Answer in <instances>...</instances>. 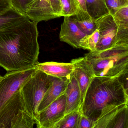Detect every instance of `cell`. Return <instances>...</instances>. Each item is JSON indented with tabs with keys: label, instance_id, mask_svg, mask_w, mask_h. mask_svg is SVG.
<instances>
[{
	"label": "cell",
	"instance_id": "6da1fadb",
	"mask_svg": "<svg viewBox=\"0 0 128 128\" xmlns=\"http://www.w3.org/2000/svg\"><path fill=\"white\" fill-rule=\"evenodd\" d=\"M38 23L26 17L0 31V66L7 72L28 69L39 63Z\"/></svg>",
	"mask_w": 128,
	"mask_h": 128
},
{
	"label": "cell",
	"instance_id": "7a4b0ae2",
	"mask_svg": "<svg viewBox=\"0 0 128 128\" xmlns=\"http://www.w3.org/2000/svg\"><path fill=\"white\" fill-rule=\"evenodd\" d=\"M126 101L127 96L117 77L95 76L88 87L80 109L82 115L95 122L106 107Z\"/></svg>",
	"mask_w": 128,
	"mask_h": 128
},
{
	"label": "cell",
	"instance_id": "3957f363",
	"mask_svg": "<svg viewBox=\"0 0 128 128\" xmlns=\"http://www.w3.org/2000/svg\"><path fill=\"white\" fill-rule=\"evenodd\" d=\"M95 76L117 77L128 62V44H116L101 51H90L85 55Z\"/></svg>",
	"mask_w": 128,
	"mask_h": 128
},
{
	"label": "cell",
	"instance_id": "277c9868",
	"mask_svg": "<svg viewBox=\"0 0 128 128\" xmlns=\"http://www.w3.org/2000/svg\"><path fill=\"white\" fill-rule=\"evenodd\" d=\"M50 85L48 75L37 70L20 89L26 107L36 124L39 117V106Z\"/></svg>",
	"mask_w": 128,
	"mask_h": 128
},
{
	"label": "cell",
	"instance_id": "5b68a950",
	"mask_svg": "<svg viewBox=\"0 0 128 128\" xmlns=\"http://www.w3.org/2000/svg\"><path fill=\"white\" fill-rule=\"evenodd\" d=\"M35 124L26 107L20 90L17 91L0 113V128H32Z\"/></svg>",
	"mask_w": 128,
	"mask_h": 128
},
{
	"label": "cell",
	"instance_id": "8992f818",
	"mask_svg": "<svg viewBox=\"0 0 128 128\" xmlns=\"http://www.w3.org/2000/svg\"><path fill=\"white\" fill-rule=\"evenodd\" d=\"M36 67L7 72L0 79V113L8 101L37 70Z\"/></svg>",
	"mask_w": 128,
	"mask_h": 128
},
{
	"label": "cell",
	"instance_id": "52a82bcc",
	"mask_svg": "<svg viewBox=\"0 0 128 128\" xmlns=\"http://www.w3.org/2000/svg\"><path fill=\"white\" fill-rule=\"evenodd\" d=\"M93 128H128V109L126 102L106 107Z\"/></svg>",
	"mask_w": 128,
	"mask_h": 128
},
{
	"label": "cell",
	"instance_id": "ba28073f",
	"mask_svg": "<svg viewBox=\"0 0 128 128\" xmlns=\"http://www.w3.org/2000/svg\"><path fill=\"white\" fill-rule=\"evenodd\" d=\"M66 109V97L64 93L39 112L36 124L37 128H54L64 115Z\"/></svg>",
	"mask_w": 128,
	"mask_h": 128
},
{
	"label": "cell",
	"instance_id": "9c48e42d",
	"mask_svg": "<svg viewBox=\"0 0 128 128\" xmlns=\"http://www.w3.org/2000/svg\"><path fill=\"white\" fill-rule=\"evenodd\" d=\"M96 22L100 37L95 51H103L114 46L117 28L112 15L109 14L96 20Z\"/></svg>",
	"mask_w": 128,
	"mask_h": 128
},
{
	"label": "cell",
	"instance_id": "30bf717a",
	"mask_svg": "<svg viewBox=\"0 0 128 128\" xmlns=\"http://www.w3.org/2000/svg\"><path fill=\"white\" fill-rule=\"evenodd\" d=\"M70 62L74 66L73 74L80 89L82 105L88 87L95 77L91 65L85 56L73 59Z\"/></svg>",
	"mask_w": 128,
	"mask_h": 128
},
{
	"label": "cell",
	"instance_id": "8fae6325",
	"mask_svg": "<svg viewBox=\"0 0 128 128\" xmlns=\"http://www.w3.org/2000/svg\"><path fill=\"white\" fill-rule=\"evenodd\" d=\"M64 17V22L61 26L59 34L60 40L73 47L80 49V40L87 35L79 28L73 16Z\"/></svg>",
	"mask_w": 128,
	"mask_h": 128
},
{
	"label": "cell",
	"instance_id": "7c38bea8",
	"mask_svg": "<svg viewBox=\"0 0 128 128\" xmlns=\"http://www.w3.org/2000/svg\"><path fill=\"white\" fill-rule=\"evenodd\" d=\"M51 80L50 87L41 101L38 112H40L65 93L70 79H62L49 76Z\"/></svg>",
	"mask_w": 128,
	"mask_h": 128
},
{
	"label": "cell",
	"instance_id": "4fadbf2b",
	"mask_svg": "<svg viewBox=\"0 0 128 128\" xmlns=\"http://www.w3.org/2000/svg\"><path fill=\"white\" fill-rule=\"evenodd\" d=\"M35 67L38 70L44 72L48 76L62 79H70L74 70V66L71 62H50L39 63Z\"/></svg>",
	"mask_w": 128,
	"mask_h": 128
},
{
	"label": "cell",
	"instance_id": "5bb4252c",
	"mask_svg": "<svg viewBox=\"0 0 128 128\" xmlns=\"http://www.w3.org/2000/svg\"><path fill=\"white\" fill-rule=\"evenodd\" d=\"M26 16L38 23L58 17L52 9L50 0H37L35 5L27 11Z\"/></svg>",
	"mask_w": 128,
	"mask_h": 128
},
{
	"label": "cell",
	"instance_id": "9a60e30c",
	"mask_svg": "<svg viewBox=\"0 0 128 128\" xmlns=\"http://www.w3.org/2000/svg\"><path fill=\"white\" fill-rule=\"evenodd\" d=\"M65 94L66 97L65 114L80 108L81 95L80 89L73 73L68 83Z\"/></svg>",
	"mask_w": 128,
	"mask_h": 128
},
{
	"label": "cell",
	"instance_id": "2e32d148",
	"mask_svg": "<svg viewBox=\"0 0 128 128\" xmlns=\"http://www.w3.org/2000/svg\"><path fill=\"white\" fill-rule=\"evenodd\" d=\"M117 25L116 44H128V5L112 15Z\"/></svg>",
	"mask_w": 128,
	"mask_h": 128
},
{
	"label": "cell",
	"instance_id": "e0dca14e",
	"mask_svg": "<svg viewBox=\"0 0 128 128\" xmlns=\"http://www.w3.org/2000/svg\"><path fill=\"white\" fill-rule=\"evenodd\" d=\"M86 2L87 13L94 21L110 14L105 0H86Z\"/></svg>",
	"mask_w": 128,
	"mask_h": 128
},
{
	"label": "cell",
	"instance_id": "ac0fdd59",
	"mask_svg": "<svg viewBox=\"0 0 128 128\" xmlns=\"http://www.w3.org/2000/svg\"><path fill=\"white\" fill-rule=\"evenodd\" d=\"M26 17L12 8L0 14V31L22 20Z\"/></svg>",
	"mask_w": 128,
	"mask_h": 128
},
{
	"label": "cell",
	"instance_id": "d6986e66",
	"mask_svg": "<svg viewBox=\"0 0 128 128\" xmlns=\"http://www.w3.org/2000/svg\"><path fill=\"white\" fill-rule=\"evenodd\" d=\"M81 109L65 114L62 119L54 126V128H78L80 116Z\"/></svg>",
	"mask_w": 128,
	"mask_h": 128
},
{
	"label": "cell",
	"instance_id": "ffe728a7",
	"mask_svg": "<svg viewBox=\"0 0 128 128\" xmlns=\"http://www.w3.org/2000/svg\"><path fill=\"white\" fill-rule=\"evenodd\" d=\"M100 37V33L98 29L91 34L86 35L80 40V49L92 52L95 51Z\"/></svg>",
	"mask_w": 128,
	"mask_h": 128
},
{
	"label": "cell",
	"instance_id": "44dd1931",
	"mask_svg": "<svg viewBox=\"0 0 128 128\" xmlns=\"http://www.w3.org/2000/svg\"><path fill=\"white\" fill-rule=\"evenodd\" d=\"M74 19L79 28L87 35L91 34L97 29L96 21L92 19L78 20L74 17Z\"/></svg>",
	"mask_w": 128,
	"mask_h": 128
},
{
	"label": "cell",
	"instance_id": "7402d4cb",
	"mask_svg": "<svg viewBox=\"0 0 128 128\" xmlns=\"http://www.w3.org/2000/svg\"><path fill=\"white\" fill-rule=\"evenodd\" d=\"M37 0H11L12 7L18 12L26 16V12L33 7Z\"/></svg>",
	"mask_w": 128,
	"mask_h": 128
},
{
	"label": "cell",
	"instance_id": "603a6c76",
	"mask_svg": "<svg viewBox=\"0 0 128 128\" xmlns=\"http://www.w3.org/2000/svg\"><path fill=\"white\" fill-rule=\"evenodd\" d=\"M77 8L76 14L74 17L78 20L91 19L87 13L86 0H74ZM92 19V18H91Z\"/></svg>",
	"mask_w": 128,
	"mask_h": 128
},
{
	"label": "cell",
	"instance_id": "cb8c5ba5",
	"mask_svg": "<svg viewBox=\"0 0 128 128\" xmlns=\"http://www.w3.org/2000/svg\"><path fill=\"white\" fill-rule=\"evenodd\" d=\"M62 6V16H74L76 14L77 8L74 0H61Z\"/></svg>",
	"mask_w": 128,
	"mask_h": 128
},
{
	"label": "cell",
	"instance_id": "d4e9b609",
	"mask_svg": "<svg viewBox=\"0 0 128 128\" xmlns=\"http://www.w3.org/2000/svg\"><path fill=\"white\" fill-rule=\"evenodd\" d=\"M110 14L113 15L119 9L128 5V0H105Z\"/></svg>",
	"mask_w": 128,
	"mask_h": 128
},
{
	"label": "cell",
	"instance_id": "484cf974",
	"mask_svg": "<svg viewBox=\"0 0 128 128\" xmlns=\"http://www.w3.org/2000/svg\"><path fill=\"white\" fill-rule=\"evenodd\" d=\"M117 77L124 88L125 92L128 91V62Z\"/></svg>",
	"mask_w": 128,
	"mask_h": 128
},
{
	"label": "cell",
	"instance_id": "4316f807",
	"mask_svg": "<svg viewBox=\"0 0 128 128\" xmlns=\"http://www.w3.org/2000/svg\"><path fill=\"white\" fill-rule=\"evenodd\" d=\"M94 124V122L82 114L79 120L78 128H93Z\"/></svg>",
	"mask_w": 128,
	"mask_h": 128
},
{
	"label": "cell",
	"instance_id": "83f0119b",
	"mask_svg": "<svg viewBox=\"0 0 128 128\" xmlns=\"http://www.w3.org/2000/svg\"><path fill=\"white\" fill-rule=\"evenodd\" d=\"M52 10L57 17L62 16V6L61 0H50Z\"/></svg>",
	"mask_w": 128,
	"mask_h": 128
},
{
	"label": "cell",
	"instance_id": "f1b7e54d",
	"mask_svg": "<svg viewBox=\"0 0 128 128\" xmlns=\"http://www.w3.org/2000/svg\"><path fill=\"white\" fill-rule=\"evenodd\" d=\"M12 8L11 0H0V14Z\"/></svg>",
	"mask_w": 128,
	"mask_h": 128
},
{
	"label": "cell",
	"instance_id": "f546056e",
	"mask_svg": "<svg viewBox=\"0 0 128 128\" xmlns=\"http://www.w3.org/2000/svg\"><path fill=\"white\" fill-rule=\"evenodd\" d=\"M126 104H127V106H128V101H127V102H126Z\"/></svg>",
	"mask_w": 128,
	"mask_h": 128
},
{
	"label": "cell",
	"instance_id": "4dcf8cb0",
	"mask_svg": "<svg viewBox=\"0 0 128 128\" xmlns=\"http://www.w3.org/2000/svg\"><path fill=\"white\" fill-rule=\"evenodd\" d=\"M2 76H0V79H1V78H2Z\"/></svg>",
	"mask_w": 128,
	"mask_h": 128
}]
</instances>
